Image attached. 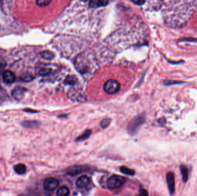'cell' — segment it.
I'll list each match as a JSON object with an SVG mask.
<instances>
[{
  "mask_svg": "<svg viewBox=\"0 0 197 196\" xmlns=\"http://www.w3.org/2000/svg\"><path fill=\"white\" fill-rule=\"evenodd\" d=\"M171 12L167 20L173 27H180L188 21L197 5V0H171Z\"/></svg>",
  "mask_w": 197,
  "mask_h": 196,
  "instance_id": "obj_1",
  "label": "cell"
},
{
  "mask_svg": "<svg viewBox=\"0 0 197 196\" xmlns=\"http://www.w3.org/2000/svg\"><path fill=\"white\" fill-rule=\"evenodd\" d=\"M125 182L126 179L125 177L121 175H113L107 179V185L109 189L113 190L121 187Z\"/></svg>",
  "mask_w": 197,
  "mask_h": 196,
  "instance_id": "obj_2",
  "label": "cell"
},
{
  "mask_svg": "<svg viewBox=\"0 0 197 196\" xmlns=\"http://www.w3.org/2000/svg\"><path fill=\"white\" fill-rule=\"evenodd\" d=\"M121 85L118 81L114 79H109L107 81L104 85L105 92L109 94H114L120 90Z\"/></svg>",
  "mask_w": 197,
  "mask_h": 196,
  "instance_id": "obj_3",
  "label": "cell"
},
{
  "mask_svg": "<svg viewBox=\"0 0 197 196\" xmlns=\"http://www.w3.org/2000/svg\"><path fill=\"white\" fill-rule=\"evenodd\" d=\"M145 121V117L142 115H139L135 117L131 121L128 126V131L130 134H134L139 129V127L143 124Z\"/></svg>",
  "mask_w": 197,
  "mask_h": 196,
  "instance_id": "obj_4",
  "label": "cell"
},
{
  "mask_svg": "<svg viewBox=\"0 0 197 196\" xmlns=\"http://www.w3.org/2000/svg\"><path fill=\"white\" fill-rule=\"evenodd\" d=\"M58 181L55 178L50 177L46 179L44 182V188L48 192H53L58 186Z\"/></svg>",
  "mask_w": 197,
  "mask_h": 196,
  "instance_id": "obj_5",
  "label": "cell"
},
{
  "mask_svg": "<svg viewBox=\"0 0 197 196\" xmlns=\"http://www.w3.org/2000/svg\"><path fill=\"white\" fill-rule=\"evenodd\" d=\"M166 181L169 194L173 195L175 192V175L173 172H168L166 175Z\"/></svg>",
  "mask_w": 197,
  "mask_h": 196,
  "instance_id": "obj_6",
  "label": "cell"
},
{
  "mask_svg": "<svg viewBox=\"0 0 197 196\" xmlns=\"http://www.w3.org/2000/svg\"><path fill=\"white\" fill-rule=\"evenodd\" d=\"M27 89L22 87H17L14 89L12 92V95L16 100H21L24 97Z\"/></svg>",
  "mask_w": 197,
  "mask_h": 196,
  "instance_id": "obj_7",
  "label": "cell"
},
{
  "mask_svg": "<svg viewBox=\"0 0 197 196\" xmlns=\"http://www.w3.org/2000/svg\"><path fill=\"white\" fill-rule=\"evenodd\" d=\"M2 77L5 82L6 84H12L16 79L15 74L12 71L9 70L4 71L2 74Z\"/></svg>",
  "mask_w": 197,
  "mask_h": 196,
  "instance_id": "obj_8",
  "label": "cell"
},
{
  "mask_svg": "<svg viewBox=\"0 0 197 196\" xmlns=\"http://www.w3.org/2000/svg\"><path fill=\"white\" fill-rule=\"evenodd\" d=\"M109 4V0H89V6L91 8H97L106 6Z\"/></svg>",
  "mask_w": 197,
  "mask_h": 196,
  "instance_id": "obj_9",
  "label": "cell"
},
{
  "mask_svg": "<svg viewBox=\"0 0 197 196\" xmlns=\"http://www.w3.org/2000/svg\"><path fill=\"white\" fill-rule=\"evenodd\" d=\"M89 184V179L86 175L81 176L76 182V185L78 188H84L87 186Z\"/></svg>",
  "mask_w": 197,
  "mask_h": 196,
  "instance_id": "obj_10",
  "label": "cell"
},
{
  "mask_svg": "<svg viewBox=\"0 0 197 196\" xmlns=\"http://www.w3.org/2000/svg\"><path fill=\"white\" fill-rule=\"evenodd\" d=\"M83 171V167L80 166H73L68 168L66 170L67 174L71 176H75L80 174Z\"/></svg>",
  "mask_w": 197,
  "mask_h": 196,
  "instance_id": "obj_11",
  "label": "cell"
},
{
  "mask_svg": "<svg viewBox=\"0 0 197 196\" xmlns=\"http://www.w3.org/2000/svg\"><path fill=\"white\" fill-rule=\"evenodd\" d=\"M180 170L182 175V181L184 183H186L189 179V169L186 166L182 165H180Z\"/></svg>",
  "mask_w": 197,
  "mask_h": 196,
  "instance_id": "obj_12",
  "label": "cell"
},
{
  "mask_svg": "<svg viewBox=\"0 0 197 196\" xmlns=\"http://www.w3.org/2000/svg\"><path fill=\"white\" fill-rule=\"evenodd\" d=\"M14 170L17 174L23 175V174H24L26 173L27 167L25 166V165L20 163V164H18V165H16V166H15Z\"/></svg>",
  "mask_w": 197,
  "mask_h": 196,
  "instance_id": "obj_13",
  "label": "cell"
},
{
  "mask_svg": "<svg viewBox=\"0 0 197 196\" xmlns=\"http://www.w3.org/2000/svg\"><path fill=\"white\" fill-rule=\"evenodd\" d=\"M69 193L70 190L69 188L66 186H62L58 190L57 194L58 196H67L69 194Z\"/></svg>",
  "mask_w": 197,
  "mask_h": 196,
  "instance_id": "obj_14",
  "label": "cell"
},
{
  "mask_svg": "<svg viewBox=\"0 0 197 196\" xmlns=\"http://www.w3.org/2000/svg\"><path fill=\"white\" fill-rule=\"evenodd\" d=\"M51 71V69L48 67H41L39 68L37 71L38 75L40 76H45L49 74Z\"/></svg>",
  "mask_w": 197,
  "mask_h": 196,
  "instance_id": "obj_15",
  "label": "cell"
},
{
  "mask_svg": "<svg viewBox=\"0 0 197 196\" xmlns=\"http://www.w3.org/2000/svg\"><path fill=\"white\" fill-rule=\"evenodd\" d=\"M41 55L42 58L45 59L46 60H49L53 59L54 56L53 53L49 51H45L41 52Z\"/></svg>",
  "mask_w": 197,
  "mask_h": 196,
  "instance_id": "obj_16",
  "label": "cell"
},
{
  "mask_svg": "<svg viewBox=\"0 0 197 196\" xmlns=\"http://www.w3.org/2000/svg\"><path fill=\"white\" fill-rule=\"evenodd\" d=\"M91 134V130L87 129L81 136L77 138L76 140L77 141H83L84 140H86L90 136Z\"/></svg>",
  "mask_w": 197,
  "mask_h": 196,
  "instance_id": "obj_17",
  "label": "cell"
},
{
  "mask_svg": "<svg viewBox=\"0 0 197 196\" xmlns=\"http://www.w3.org/2000/svg\"><path fill=\"white\" fill-rule=\"evenodd\" d=\"M185 84L184 82L180 81H175V80H165L164 81V85L165 86H170L173 85H181Z\"/></svg>",
  "mask_w": 197,
  "mask_h": 196,
  "instance_id": "obj_18",
  "label": "cell"
},
{
  "mask_svg": "<svg viewBox=\"0 0 197 196\" xmlns=\"http://www.w3.org/2000/svg\"><path fill=\"white\" fill-rule=\"evenodd\" d=\"M20 78L21 81L24 82H30L34 79V77L33 75L30 74L29 73H26L21 75Z\"/></svg>",
  "mask_w": 197,
  "mask_h": 196,
  "instance_id": "obj_19",
  "label": "cell"
},
{
  "mask_svg": "<svg viewBox=\"0 0 197 196\" xmlns=\"http://www.w3.org/2000/svg\"><path fill=\"white\" fill-rule=\"evenodd\" d=\"M120 170L123 173L129 175H134L135 174V171L133 170L130 169L129 168L126 166H122L120 168Z\"/></svg>",
  "mask_w": 197,
  "mask_h": 196,
  "instance_id": "obj_20",
  "label": "cell"
},
{
  "mask_svg": "<svg viewBox=\"0 0 197 196\" xmlns=\"http://www.w3.org/2000/svg\"><path fill=\"white\" fill-rule=\"evenodd\" d=\"M76 82V78L73 75H69L65 80V83L68 85H73Z\"/></svg>",
  "mask_w": 197,
  "mask_h": 196,
  "instance_id": "obj_21",
  "label": "cell"
},
{
  "mask_svg": "<svg viewBox=\"0 0 197 196\" xmlns=\"http://www.w3.org/2000/svg\"><path fill=\"white\" fill-rule=\"evenodd\" d=\"M51 0H36V4L39 6L44 7L50 4Z\"/></svg>",
  "mask_w": 197,
  "mask_h": 196,
  "instance_id": "obj_22",
  "label": "cell"
},
{
  "mask_svg": "<svg viewBox=\"0 0 197 196\" xmlns=\"http://www.w3.org/2000/svg\"><path fill=\"white\" fill-rule=\"evenodd\" d=\"M110 122H111V120L109 119H104L103 120H102L101 122V127L103 128H107L109 124H110Z\"/></svg>",
  "mask_w": 197,
  "mask_h": 196,
  "instance_id": "obj_23",
  "label": "cell"
},
{
  "mask_svg": "<svg viewBox=\"0 0 197 196\" xmlns=\"http://www.w3.org/2000/svg\"><path fill=\"white\" fill-rule=\"evenodd\" d=\"M132 1L138 5H143L145 2V0H132Z\"/></svg>",
  "mask_w": 197,
  "mask_h": 196,
  "instance_id": "obj_24",
  "label": "cell"
},
{
  "mask_svg": "<svg viewBox=\"0 0 197 196\" xmlns=\"http://www.w3.org/2000/svg\"><path fill=\"white\" fill-rule=\"evenodd\" d=\"M139 195H142V196H148V193L147 190H145V189H141L139 190Z\"/></svg>",
  "mask_w": 197,
  "mask_h": 196,
  "instance_id": "obj_25",
  "label": "cell"
},
{
  "mask_svg": "<svg viewBox=\"0 0 197 196\" xmlns=\"http://www.w3.org/2000/svg\"><path fill=\"white\" fill-rule=\"evenodd\" d=\"M81 1H87L88 0H81Z\"/></svg>",
  "mask_w": 197,
  "mask_h": 196,
  "instance_id": "obj_26",
  "label": "cell"
}]
</instances>
